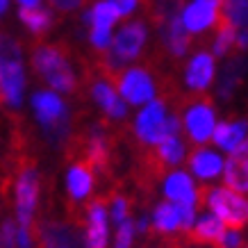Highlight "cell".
Masks as SVG:
<instances>
[{
  "mask_svg": "<svg viewBox=\"0 0 248 248\" xmlns=\"http://www.w3.org/2000/svg\"><path fill=\"white\" fill-rule=\"evenodd\" d=\"M226 234V226L223 221L218 217H214L212 212L203 214V217L196 218L194 228L187 232V241L191 246H212V248H218L221 239Z\"/></svg>",
  "mask_w": 248,
  "mask_h": 248,
  "instance_id": "2e32d148",
  "label": "cell"
},
{
  "mask_svg": "<svg viewBox=\"0 0 248 248\" xmlns=\"http://www.w3.org/2000/svg\"><path fill=\"white\" fill-rule=\"evenodd\" d=\"M201 2H210V5H217V7L223 5V0H201Z\"/></svg>",
  "mask_w": 248,
  "mask_h": 248,
  "instance_id": "d590c367",
  "label": "cell"
},
{
  "mask_svg": "<svg viewBox=\"0 0 248 248\" xmlns=\"http://www.w3.org/2000/svg\"><path fill=\"white\" fill-rule=\"evenodd\" d=\"M241 244H244L241 230H226V234H223L218 248H241Z\"/></svg>",
  "mask_w": 248,
  "mask_h": 248,
  "instance_id": "f1b7e54d",
  "label": "cell"
},
{
  "mask_svg": "<svg viewBox=\"0 0 248 248\" xmlns=\"http://www.w3.org/2000/svg\"><path fill=\"white\" fill-rule=\"evenodd\" d=\"M116 89L130 105H148L151 100H155L159 82L148 66H130L116 78Z\"/></svg>",
  "mask_w": 248,
  "mask_h": 248,
  "instance_id": "ba28073f",
  "label": "cell"
},
{
  "mask_svg": "<svg viewBox=\"0 0 248 248\" xmlns=\"http://www.w3.org/2000/svg\"><path fill=\"white\" fill-rule=\"evenodd\" d=\"M248 137V119H237V121H223L218 123L214 130V143L221 151L234 153Z\"/></svg>",
  "mask_w": 248,
  "mask_h": 248,
  "instance_id": "d6986e66",
  "label": "cell"
},
{
  "mask_svg": "<svg viewBox=\"0 0 248 248\" xmlns=\"http://www.w3.org/2000/svg\"><path fill=\"white\" fill-rule=\"evenodd\" d=\"M155 248H169V246H166V239H164V241H159V244H157Z\"/></svg>",
  "mask_w": 248,
  "mask_h": 248,
  "instance_id": "8d00e7d4",
  "label": "cell"
},
{
  "mask_svg": "<svg viewBox=\"0 0 248 248\" xmlns=\"http://www.w3.org/2000/svg\"><path fill=\"white\" fill-rule=\"evenodd\" d=\"M218 21H221V12L217 5L201 2V0H194L182 12V23H185L189 34H203L210 28H217Z\"/></svg>",
  "mask_w": 248,
  "mask_h": 248,
  "instance_id": "9a60e30c",
  "label": "cell"
},
{
  "mask_svg": "<svg viewBox=\"0 0 248 248\" xmlns=\"http://www.w3.org/2000/svg\"><path fill=\"white\" fill-rule=\"evenodd\" d=\"M141 2H148V0H141Z\"/></svg>",
  "mask_w": 248,
  "mask_h": 248,
  "instance_id": "f35d334b",
  "label": "cell"
},
{
  "mask_svg": "<svg viewBox=\"0 0 248 248\" xmlns=\"http://www.w3.org/2000/svg\"><path fill=\"white\" fill-rule=\"evenodd\" d=\"M171 114H169V100L157 96L151 100L148 105L137 114L135 125H132V135L141 146H157L164 139V123Z\"/></svg>",
  "mask_w": 248,
  "mask_h": 248,
  "instance_id": "9c48e42d",
  "label": "cell"
},
{
  "mask_svg": "<svg viewBox=\"0 0 248 248\" xmlns=\"http://www.w3.org/2000/svg\"><path fill=\"white\" fill-rule=\"evenodd\" d=\"M7 7H9V0H0V16L7 12Z\"/></svg>",
  "mask_w": 248,
  "mask_h": 248,
  "instance_id": "e575fe53",
  "label": "cell"
},
{
  "mask_svg": "<svg viewBox=\"0 0 248 248\" xmlns=\"http://www.w3.org/2000/svg\"><path fill=\"white\" fill-rule=\"evenodd\" d=\"M112 2H114V7L119 9L121 16H130L137 7H139L141 0H112Z\"/></svg>",
  "mask_w": 248,
  "mask_h": 248,
  "instance_id": "4dcf8cb0",
  "label": "cell"
},
{
  "mask_svg": "<svg viewBox=\"0 0 248 248\" xmlns=\"http://www.w3.org/2000/svg\"><path fill=\"white\" fill-rule=\"evenodd\" d=\"M159 44H162V50L171 60H180V57L187 55L189 46H191V34L185 28L182 16H175L166 25L159 28Z\"/></svg>",
  "mask_w": 248,
  "mask_h": 248,
  "instance_id": "5bb4252c",
  "label": "cell"
},
{
  "mask_svg": "<svg viewBox=\"0 0 248 248\" xmlns=\"http://www.w3.org/2000/svg\"><path fill=\"white\" fill-rule=\"evenodd\" d=\"M119 18L121 14L112 0H98L91 7V30H112V25Z\"/></svg>",
  "mask_w": 248,
  "mask_h": 248,
  "instance_id": "cb8c5ba5",
  "label": "cell"
},
{
  "mask_svg": "<svg viewBox=\"0 0 248 248\" xmlns=\"http://www.w3.org/2000/svg\"><path fill=\"white\" fill-rule=\"evenodd\" d=\"M237 28L230 25V23L221 16V21L217 25V37H214V44H212V55L214 57H226L230 53V48H234V41H237Z\"/></svg>",
  "mask_w": 248,
  "mask_h": 248,
  "instance_id": "d4e9b609",
  "label": "cell"
},
{
  "mask_svg": "<svg viewBox=\"0 0 248 248\" xmlns=\"http://www.w3.org/2000/svg\"><path fill=\"white\" fill-rule=\"evenodd\" d=\"M18 18L21 23L32 32V34H46V32L53 28V14L48 12V9H25L21 7L18 9Z\"/></svg>",
  "mask_w": 248,
  "mask_h": 248,
  "instance_id": "603a6c76",
  "label": "cell"
},
{
  "mask_svg": "<svg viewBox=\"0 0 248 248\" xmlns=\"http://www.w3.org/2000/svg\"><path fill=\"white\" fill-rule=\"evenodd\" d=\"M187 164H189V171L194 173L196 178H201V180H214L226 169L223 157L217 151H212V148H196L189 155Z\"/></svg>",
  "mask_w": 248,
  "mask_h": 248,
  "instance_id": "ac0fdd59",
  "label": "cell"
},
{
  "mask_svg": "<svg viewBox=\"0 0 248 248\" xmlns=\"http://www.w3.org/2000/svg\"><path fill=\"white\" fill-rule=\"evenodd\" d=\"M182 5H185V0H148V2H143L146 14H148V21H151L157 30L162 25H166L171 18L180 16Z\"/></svg>",
  "mask_w": 248,
  "mask_h": 248,
  "instance_id": "7402d4cb",
  "label": "cell"
},
{
  "mask_svg": "<svg viewBox=\"0 0 248 248\" xmlns=\"http://www.w3.org/2000/svg\"><path fill=\"white\" fill-rule=\"evenodd\" d=\"M223 178H226V187L239 194H248V139L234 153H230L223 169Z\"/></svg>",
  "mask_w": 248,
  "mask_h": 248,
  "instance_id": "e0dca14e",
  "label": "cell"
},
{
  "mask_svg": "<svg viewBox=\"0 0 248 248\" xmlns=\"http://www.w3.org/2000/svg\"><path fill=\"white\" fill-rule=\"evenodd\" d=\"M32 109L37 116V123L44 130L46 141L53 148H66L73 139V116L71 107L62 100L53 89L34 91L32 96Z\"/></svg>",
  "mask_w": 248,
  "mask_h": 248,
  "instance_id": "6da1fadb",
  "label": "cell"
},
{
  "mask_svg": "<svg viewBox=\"0 0 248 248\" xmlns=\"http://www.w3.org/2000/svg\"><path fill=\"white\" fill-rule=\"evenodd\" d=\"M244 76H246V62L241 55H234L230 60L226 62V66L221 71V76H218V84H217V93L218 98H228L234 93V89L244 82Z\"/></svg>",
  "mask_w": 248,
  "mask_h": 248,
  "instance_id": "ffe728a7",
  "label": "cell"
},
{
  "mask_svg": "<svg viewBox=\"0 0 248 248\" xmlns=\"http://www.w3.org/2000/svg\"><path fill=\"white\" fill-rule=\"evenodd\" d=\"M16 248H32V232L25 228H18L16 234Z\"/></svg>",
  "mask_w": 248,
  "mask_h": 248,
  "instance_id": "1f68e13d",
  "label": "cell"
},
{
  "mask_svg": "<svg viewBox=\"0 0 248 248\" xmlns=\"http://www.w3.org/2000/svg\"><path fill=\"white\" fill-rule=\"evenodd\" d=\"M214 78H217V62H214V55L212 53L201 50V53H196L187 62V68H185V87H187V93L203 96L205 91L214 84Z\"/></svg>",
  "mask_w": 248,
  "mask_h": 248,
  "instance_id": "8fae6325",
  "label": "cell"
},
{
  "mask_svg": "<svg viewBox=\"0 0 248 248\" xmlns=\"http://www.w3.org/2000/svg\"><path fill=\"white\" fill-rule=\"evenodd\" d=\"M25 91L23 48L12 34L0 30V105L18 109Z\"/></svg>",
  "mask_w": 248,
  "mask_h": 248,
  "instance_id": "3957f363",
  "label": "cell"
},
{
  "mask_svg": "<svg viewBox=\"0 0 248 248\" xmlns=\"http://www.w3.org/2000/svg\"><path fill=\"white\" fill-rule=\"evenodd\" d=\"M221 16L234 28L248 30V0H223Z\"/></svg>",
  "mask_w": 248,
  "mask_h": 248,
  "instance_id": "484cf974",
  "label": "cell"
},
{
  "mask_svg": "<svg viewBox=\"0 0 248 248\" xmlns=\"http://www.w3.org/2000/svg\"><path fill=\"white\" fill-rule=\"evenodd\" d=\"M16 218H18V228L30 230L32 221H34V212L39 203V173L37 166L30 157H25L16 169Z\"/></svg>",
  "mask_w": 248,
  "mask_h": 248,
  "instance_id": "8992f818",
  "label": "cell"
},
{
  "mask_svg": "<svg viewBox=\"0 0 248 248\" xmlns=\"http://www.w3.org/2000/svg\"><path fill=\"white\" fill-rule=\"evenodd\" d=\"M0 234H2V248H16V234H18V228H16V223L12 221V218H7V221L2 223Z\"/></svg>",
  "mask_w": 248,
  "mask_h": 248,
  "instance_id": "83f0119b",
  "label": "cell"
},
{
  "mask_svg": "<svg viewBox=\"0 0 248 248\" xmlns=\"http://www.w3.org/2000/svg\"><path fill=\"white\" fill-rule=\"evenodd\" d=\"M182 130L187 132V139L191 143H205L214 137L217 130V109L214 103L205 96H191L189 93L187 105L182 107Z\"/></svg>",
  "mask_w": 248,
  "mask_h": 248,
  "instance_id": "5b68a950",
  "label": "cell"
},
{
  "mask_svg": "<svg viewBox=\"0 0 248 248\" xmlns=\"http://www.w3.org/2000/svg\"><path fill=\"white\" fill-rule=\"evenodd\" d=\"M0 248H2V234H0Z\"/></svg>",
  "mask_w": 248,
  "mask_h": 248,
  "instance_id": "74e56055",
  "label": "cell"
},
{
  "mask_svg": "<svg viewBox=\"0 0 248 248\" xmlns=\"http://www.w3.org/2000/svg\"><path fill=\"white\" fill-rule=\"evenodd\" d=\"M16 2L25 9H39V5H41V0H16Z\"/></svg>",
  "mask_w": 248,
  "mask_h": 248,
  "instance_id": "836d02e7",
  "label": "cell"
},
{
  "mask_svg": "<svg viewBox=\"0 0 248 248\" xmlns=\"http://www.w3.org/2000/svg\"><path fill=\"white\" fill-rule=\"evenodd\" d=\"M135 221H123L116 228V239H114V248H132V239H135Z\"/></svg>",
  "mask_w": 248,
  "mask_h": 248,
  "instance_id": "4316f807",
  "label": "cell"
},
{
  "mask_svg": "<svg viewBox=\"0 0 248 248\" xmlns=\"http://www.w3.org/2000/svg\"><path fill=\"white\" fill-rule=\"evenodd\" d=\"M32 66L34 73L53 91L76 93L78 78L68 62V48L60 44H39L32 50Z\"/></svg>",
  "mask_w": 248,
  "mask_h": 248,
  "instance_id": "7a4b0ae2",
  "label": "cell"
},
{
  "mask_svg": "<svg viewBox=\"0 0 248 248\" xmlns=\"http://www.w3.org/2000/svg\"><path fill=\"white\" fill-rule=\"evenodd\" d=\"M146 41H148V28L143 21H132L125 23L119 30V34L114 37L109 53L121 66L125 68V64L139 60L146 50Z\"/></svg>",
  "mask_w": 248,
  "mask_h": 248,
  "instance_id": "30bf717a",
  "label": "cell"
},
{
  "mask_svg": "<svg viewBox=\"0 0 248 248\" xmlns=\"http://www.w3.org/2000/svg\"><path fill=\"white\" fill-rule=\"evenodd\" d=\"M153 230L159 234L171 237L178 230H182V218H180V207L171 201L157 203L153 207Z\"/></svg>",
  "mask_w": 248,
  "mask_h": 248,
  "instance_id": "44dd1931",
  "label": "cell"
},
{
  "mask_svg": "<svg viewBox=\"0 0 248 248\" xmlns=\"http://www.w3.org/2000/svg\"><path fill=\"white\" fill-rule=\"evenodd\" d=\"M84 226L60 218H41L37 223L34 237L39 248H89Z\"/></svg>",
  "mask_w": 248,
  "mask_h": 248,
  "instance_id": "52a82bcc",
  "label": "cell"
},
{
  "mask_svg": "<svg viewBox=\"0 0 248 248\" xmlns=\"http://www.w3.org/2000/svg\"><path fill=\"white\" fill-rule=\"evenodd\" d=\"M87 217H84V230H87V244L89 248H107L109 241V207L98 196L87 203Z\"/></svg>",
  "mask_w": 248,
  "mask_h": 248,
  "instance_id": "4fadbf2b",
  "label": "cell"
},
{
  "mask_svg": "<svg viewBox=\"0 0 248 248\" xmlns=\"http://www.w3.org/2000/svg\"><path fill=\"white\" fill-rule=\"evenodd\" d=\"M162 191H164L166 201L180 205V207H198V205H203V187H196L191 175L185 171H175L173 169L164 178Z\"/></svg>",
  "mask_w": 248,
  "mask_h": 248,
  "instance_id": "7c38bea8",
  "label": "cell"
},
{
  "mask_svg": "<svg viewBox=\"0 0 248 248\" xmlns=\"http://www.w3.org/2000/svg\"><path fill=\"white\" fill-rule=\"evenodd\" d=\"M48 2H50V7L62 12V14H68V12H73V9L84 5V0H48Z\"/></svg>",
  "mask_w": 248,
  "mask_h": 248,
  "instance_id": "f546056e",
  "label": "cell"
},
{
  "mask_svg": "<svg viewBox=\"0 0 248 248\" xmlns=\"http://www.w3.org/2000/svg\"><path fill=\"white\" fill-rule=\"evenodd\" d=\"M234 48L239 50V53H244L248 48V30H239L237 32V41H234Z\"/></svg>",
  "mask_w": 248,
  "mask_h": 248,
  "instance_id": "d6a6232c",
  "label": "cell"
},
{
  "mask_svg": "<svg viewBox=\"0 0 248 248\" xmlns=\"http://www.w3.org/2000/svg\"><path fill=\"white\" fill-rule=\"evenodd\" d=\"M207 210L223 221L228 230H241L248 226V198L230 187H205Z\"/></svg>",
  "mask_w": 248,
  "mask_h": 248,
  "instance_id": "277c9868",
  "label": "cell"
},
{
  "mask_svg": "<svg viewBox=\"0 0 248 248\" xmlns=\"http://www.w3.org/2000/svg\"><path fill=\"white\" fill-rule=\"evenodd\" d=\"M246 248H248V246H246Z\"/></svg>",
  "mask_w": 248,
  "mask_h": 248,
  "instance_id": "ab89813d",
  "label": "cell"
}]
</instances>
